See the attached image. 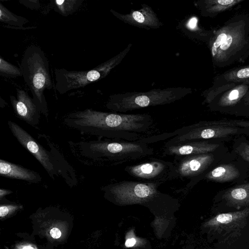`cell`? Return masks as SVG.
I'll return each mask as SVG.
<instances>
[{
  "label": "cell",
  "mask_w": 249,
  "mask_h": 249,
  "mask_svg": "<svg viewBox=\"0 0 249 249\" xmlns=\"http://www.w3.org/2000/svg\"><path fill=\"white\" fill-rule=\"evenodd\" d=\"M239 175V170L234 165L226 164L220 165L210 171L204 178L213 181L225 182L235 179Z\"/></svg>",
  "instance_id": "16"
},
{
  "label": "cell",
  "mask_w": 249,
  "mask_h": 249,
  "mask_svg": "<svg viewBox=\"0 0 249 249\" xmlns=\"http://www.w3.org/2000/svg\"><path fill=\"white\" fill-rule=\"evenodd\" d=\"M64 124L81 133L110 139L139 142L152 136L154 121L147 113L124 114L86 109L67 114Z\"/></svg>",
  "instance_id": "1"
},
{
  "label": "cell",
  "mask_w": 249,
  "mask_h": 249,
  "mask_svg": "<svg viewBox=\"0 0 249 249\" xmlns=\"http://www.w3.org/2000/svg\"><path fill=\"white\" fill-rule=\"evenodd\" d=\"M0 75L12 78L22 76V73L20 68L7 62L1 57H0Z\"/></svg>",
  "instance_id": "19"
},
{
  "label": "cell",
  "mask_w": 249,
  "mask_h": 249,
  "mask_svg": "<svg viewBox=\"0 0 249 249\" xmlns=\"http://www.w3.org/2000/svg\"><path fill=\"white\" fill-rule=\"evenodd\" d=\"M0 20L7 24V27L19 29H24L23 25L28 22L26 18L13 14L1 3L0 4Z\"/></svg>",
  "instance_id": "17"
},
{
  "label": "cell",
  "mask_w": 249,
  "mask_h": 249,
  "mask_svg": "<svg viewBox=\"0 0 249 249\" xmlns=\"http://www.w3.org/2000/svg\"><path fill=\"white\" fill-rule=\"evenodd\" d=\"M11 193H12V192L9 190H6V189H2V188H1L0 189V196L1 198L2 197H3V196H4L5 195H8V194H9Z\"/></svg>",
  "instance_id": "29"
},
{
  "label": "cell",
  "mask_w": 249,
  "mask_h": 249,
  "mask_svg": "<svg viewBox=\"0 0 249 249\" xmlns=\"http://www.w3.org/2000/svg\"><path fill=\"white\" fill-rule=\"evenodd\" d=\"M237 124H238L239 125L243 126H249V123H237Z\"/></svg>",
  "instance_id": "30"
},
{
  "label": "cell",
  "mask_w": 249,
  "mask_h": 249,
  "mask_svg": "<svg viewBox=\"0 0 249 249\" xmlns=\"http://www.w3.org/2000/svg\"><path fill=\"white\" fill-rule=\"evenodd\" d=\"M218 147L219 144L206 140H194L164 145L162 154L163 156L182 157L212 153Z\"/></svg>",
  "instance_id": "13"
},
{
  "label": "cell",
  "mask_w": 249,
  "mask_h": 249,
  "mask_svg": "<svg viewBox=\"0 0 249 249\" xmlns=\"http://www.w3.org/2000/svg\"><path fill=\"white\" fill-rule=\"evenodd\" d=\"M232 41V37L231 36H227L225 41L220 46V49L222 50H227L231 46Z\"/></svg>",
  "instance_id": "24"
},
{
  "label": "cell",
  "mask_w": 249,
  "mask_h": 249,
  "mask_svg": "<svg viewBox=\"0 0 249 249\" xmlns=\"http://www.w3.org/2000/svg\"><path fill=\"white\" fill-rule=\"evenodd\" d=\"M227 37V36L226 34L222 33L220 34L214 41L213 47L216 49L220 46L225 41Z\"/></svg>",
  "instance_id": "21"
},
{
  "label": "cell",
  "mask_w": 249,
  "mask_h": 249,
  "mask_svg": "<svg viewBox=\"0 0 249 249\" xmlns=\"http://www.w3.org/2000/svg\"><path fill=\"white\" fill-rule=\"evenodd\" d=\"M19 68L36 107L41 113L47 117L48 108L44 91L52 89L53 83L49 62L44 52L39 47L28 46L24 53Z\"/></svg>",
  "instance_id": "3"
},
{
  "label": "cell",
  "mask_w": 249,
  "mask_h": 249,
  "mask_svg": "<svg viewBox=\"0 0 249 249\" xmlns=\"http://www.w3.org/2000/svg\"><path fill=\"white\" fill-rule=\"evenodd\" d=\"M9 206L2 205L0 207V216L1 217L6 216L9 211Z\"/></svg>",
  "instance_id": "26"
},
{
  "label": "cell",
  "mask_w": 249,
  "mask_h": 249,
  "mask_svg": "<svg viewBox=\"0 0 249 249\" xmlns=\"http://www.w3.org/2000/svg\"><path fill=\"white\" fill-rule=\"evenodd\" d=\"M8 127L13 135L25 149L29 151L40 163L50 177L66 174L64 170L70 169L69 165L55 149L53 152L46 149L28 132L17 123L8 121Z\"/></svg>",
  "instance_id": "7"
},
{
  "label": "cell",
  "mask_w": 249,
  "mask_h": 249,
  "mask_svg": "<svg viewBox=\"0 0 249 249\" xmlns=\"http://www.w3.org/2000/svg\"><path fill=\"white\" fill-rule=\"evenodd\" d=\"M161 183L123 180L107 184L103 188L106 195L122 205L143 204L161 197L159 190Z\"/></svg>",
  "instance_id": "6"
},
{
  "label": "cell",
  "mask_w": 249,
  "mask_h": 249,
  "mask_svg": "<svg viewBox=\"0 0 249 249\" xmlns=\"http://www.w3.org/2000/svg\"><path fill=\"white\" fill-rule=\"evenodd\" d=\"M214 160V155L212 153L174 157V179H189L185 189L191 188L204 178L206 171Z\"/></svg>",
  "instance_id": "9"
},
{
  "label": "cell",
  "mask_w": 249,
  "mask_h": 249,
  "mask_svg": "<svg viewBox=\"0 0 249 249\" xmlns=\"http://www.w3.org/2000/svg\"><path fill=\"white\" fill-rule=\"evenodd\" d=\"M145 244V239L137 237L135 235L134 229L130 230L126 233L124 242V246L126 248L142 247Z\"/></svg>",
  "instance_id": "20"
},
{
  "label": "cell",
  "mask_w": 249,
  "mask_h": 249,
  "mask_svg": "<svg viewBox=\"0 0 249 249\" xmlns=\"http://www.w3.org/2000/svg\"><path fill=\"white\" fill-rule=\"evenodd\" d=\"M111 13L117 18L132 26L145 29H155L162 26L152 8L146 4L139 10H132L126 14H122L113 10Z\"/></svg>",
  "instance_id": "12"
},
{
  "label": "cell",
  "mask_w": 249,
  "mask_h": 249,
  "mask_svg": "<svg viewBox=\"0 0 249 249\" xmlns=\"http://www.w3.org/2000/svg\"><path fill=\"white\" fill-rule=\"evenodd\" d=\"M77 144L82 156L109 166L136 161L154 154L153 148L140 142L105 138L82 141Z\"/></svg>",
  "instance_id": "2"
},
{
  "label": "cell",
  "mask_w": 249,
  "mask_h": 249,
  "mask_svg": "<svg viewBox=\"0 0 249 249\" xmlns=\"http://www.w3.org/2000/svg\"><path fill=\"white\" fill-rule=\"evenodd\" d=\"M242 158L249 162V144H245L240 152Z\"/></svg>",
  "instance_id": "22"
},
{
  "label": "cell",
  "mask_w": 249,
  "mask_h": 249,
  "mask_svg": "<svg viewBox=\"0 0 249 249\" xmlns=\"http://www.w3.org/2000/svg\"><path fill=\"white\" fill-rule=\"evenodd\" d=\"M249 216V208L239 211L220 213L206 221L203 227L210 229L221 237H231L240 233L245 227Z\"/></svg>",
  "instance_id": "10"
},
{
  "label": "cell",
  "mask_w": 249,
  "mask_h": 249,
  "mask_svg": "<svg viewBox=\"0 0 249 249\" xmlns=\"http://www.w3.org/2000/svg\"><path fill=\"white\" fill-rule=\"evenodd\" d=\"M233 0H218L217 2L222 5H227L234 2Z\"/></svg>",
  "instance_id": "28"
},
{
  "label": "cell",
  "mask_w": 249,
  "mask_h": 249,
  "mask_svg": "<svg viewBox=\"0 0 249 249\" xmlns=\"http://www.w3.org/2000/svg\"><path fill=\"white\" fill-rule=\"evenodd\" d=\"M185 87L154 89L145 92H127L111 95L106 107L114 112L125 113L149 107L164 105L179 100L191 93Z\"/></svg>",
  "instance_id": "4"
},
{
  "label": "cell",
  "mask_w": 249,
  "mask_h": 249,
  "mask_svg": "<svg viewBox=\"0 0 249 249\" xmlns=\"http://www.w3.org/2000/svg\"><path fill=\"white\" fill-rule=\"evenodd\" d=\"M54 2L55 11L64 16H68L74 12L82 3L81 0H57Z\"/></svg>",
  "instance_id": "18"
},
{
  "label": "cell",
  "mask_w": 249,
  "mask_h": 249,
  "mask_svg": "<svg viewBox=\"0 0 249 249\" xmlns=\"http://www.w3.org/2000/svg\"><path fill=\"white\" fill-rule=\"evenodd\" d=\"M50 234L53 238L57 239L60 237L61 232L58 228H53L50 231Z\"/></svg>",
  "instance_id": "25"
},
{
  "label": "cell",
  "mask_w": 249,
  "mask_h": 249,
  "mask_svg": "<svg viewBox=\"0 0 249 249\" xmlns=\"http://www.w3.org/2000/svg\"><path fill=\"white\" fill-rule=\"evenodd\" d=\"M223 198L231 206L240 207L249 205V182L227 190Z\"/></svg>",
  "instance_id": "15"
},
{
  "label": "cell",
  "mask_w": 249,
  "mask_h": 249,
  "mask_svg": "<svg viewBox=\"0 0 249 249\" xmlns=\"http://www.w3.org/2000/svg\"><path fill=\"white\" fill-rule=\"evenodd\" d=\"M23 249H33V248H32L31 247H25Z\"/></svg>",
  "instance_id": "31"
},
{
  "label": "cell",
  "mask_w": 249,
  "mask_h": 249,
  "mask_svg": "<svg viewBox=\"0 0 249 249\" xmlns=\"http://www.w3.org/2000/svg\"><path fill=\"white\" fill-rule=\"evenodd\" d=\"M131 47L132 44H129L115 56L88 71H68L64 69H55L54 73L56 90L60 94H65L105 78L122 62Z\"/></svg>",
  "instance_id": "5"
},
{
  "label": "cell",
  "mask_w": 249,
  "mask_h": 249,
  "mask_svg": "<svg viewBox=\"0 0 249 249\" xmlns=\"http://www.w3.org/2000/svg\"><path fill=\"white\" fill-rule=\"evenodd\" d=\"M16 97H10L16 115L28 124L35 126L39 123L41 113L34 99L24 90L16 88Z\"/></svg>",
  "instance_id": "11"
},
{
  "label": "cell",
  "mask_w": 249,
  "mask_h": 249,
  "mask_svg": "<svg viewBox=\"0 0 249 249\" xmlns=\"http://www.w3.org/2000/svg\"><path fill=\"white\" fill-rule=\"evenodd\" d=\"M0 174L4 177L30 183H36L41 181V177L38 173L1 159L0 160Z\"/></svg>",
  "instance_id": "14"
},
{
  "label": "cell",
  "mask_w": 249,
  "mask_h": 249,
  "mask_svg": "<svg viewBox=\"0 0 249 249\" xmlns=\"http://www.w3.org/2000/svg\"><path fill=\"white\" fill-rule=\"evenodd\" d=\"M239 92L237 90H233L231 92L229 96V99L231 101L237 99L238 97Z\"/></svg>",
  "instance_id": "27"
},
{
  "label": "cell",
  "mask_w": 249,
  "mask_h": 249,
  "mask_svg": "<svg viewBox=\"0 0 249 249\" xmlns=\"http://www.w3.org/2000/svg\"><path fill=\"white\" fill-rule=\"evenodd\" d=\"M124 171L137 181L161 183L174 179L173 162L152 158L139 163L126 166Z\"/></svg>",
  "instance_id": "8"
},
{
  "label": "cell",
  "mask_w": 249,
  "mask_h": 249,
  "mask_svg": "<svg viewBox=\"0 0 249 249\" xmlns=\"http://www.w3.org/2000/svg\"><path fill=\"white\" fill-rule=\"evenodd\" d=\"M236 75L239 78L249 77V68L240 70L237 72Z\"/></svg>",
  "instance_id": "23"
}]
</instances>
